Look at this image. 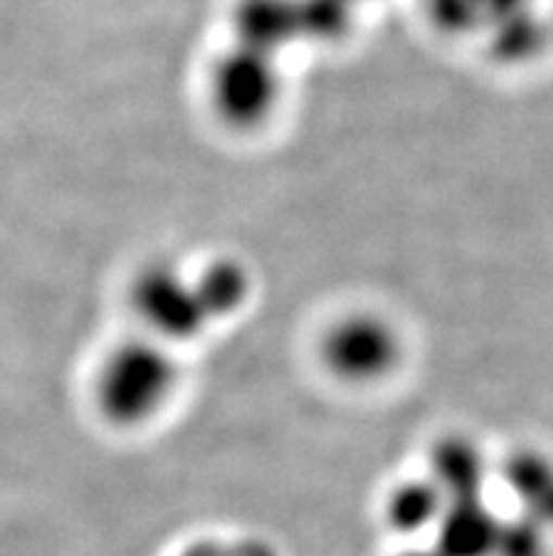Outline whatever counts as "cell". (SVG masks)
<instances>
[{"label": "cell", "mask_w": 553, "mask_h": 556, "mask_svg": "<svg viewBox=\"0 0 553 556\" xmlns=\"http://www.w3.org/2000/svg\"><path fill=\"white\" fill-rule=\"evenodd\" d=\"M551 556H553V548H551Z\"/></svg>", "instance_id": "cell-19"}, {"label": "cell", "mask_w": 553, "mask_h": 556, "mask_svg": "<svg viewBox=\"0 0 553 556\" xmlns=\"http://www.w3.org/2000/svg\"><path fill=\"white\" fill-rule=\"evenodd\" d=\"M429 469H432L429 480L441 489L447 503L483 497L489 464H486L480 446L469 438L452 435L438 441L432 458H429Z\"/></svg>", "instance_id": "cell-7"}, {"label": "cell", "mask_w": 553, "mask_h": 556, "mask_svg": "<svg viewBox=\"0 0 553 556\" xmlns=\"http://www.w3.org/2000/svg\"><path fill=\"white\" fill-rule=\"evenodd\" d=\"M319 359L330 376L348 384H373L399 367L401 333L381 314L353 311L330 325L319 342Z\"/></svg>", "instance_id": "cell-3"}, {"label": "cell", "mask_w": 553, "mask_h": 556, "mask_svg": "<svg viewBox=\"0 0 553 556\" xmlns=\"http://www.w3.org/2000/svg\"><path fill=\"white\" fill-rule=\"evenodd\" d=\"M212 111L238 130H252L268 122L282 97V74L277 56L235 46L221 54L210 71Z\"/></svg>", "instance_id": "cell-2"}, {"label": "cell", "mask_w": 553, "mask_h": 556, "mask_svg": "<svg viewBox=\"0 0 553 556\" xmlns=\"http://www.w3.org/2000/svg\"><path fill=\"white\" fill-rule=\"evenodd\" d=\"M176 356L153 337L125 339L102 356L93 374V404L116 427L153 421L178 390Z\"/></svg>", "instance_id": "cell-1"}, {"label": "cell", "mask_w": 553, "mask_h": 556, "mask_svg": "<svg viewBox=\"0 0 553 556\" xmlns=\"http://www.w3.org/2000/svg\"><path fill=\"white\" fill-rule=\"evenodd\" d=\"M399 556H441V554H438V551L429 545V548H406V551H401Z\"/></svg>", "instance_id": "cell-17"}, {"label": "cell", "mask_w": 553, "mask_h": 556, "mask_svg": "<svg viewBox=\"0 0 553 556\" xmlns=\"http://www.w3.org/2000/svg\"><path fill=\"white\" fill-rule=\"evenodd\" d=\"M491 556H551L548 529L526 515L503 520Z\"/></svg>", "instance_id": "cell-13"}, {"label": "cell", "mask_w": 553, "mask_h": 556, "mask_svg": "<svg viewBox=\"0 0 553 556\" xmlns=\"http://www.w3.org/2000/svg\"><path fill=\"white\" fill-rule=\"evenodd\" d=\"M231 28L238 46L277 56L300 40L297 0H238L231 9Z\"/></svg>", "instance_id": "cell-6"}, {"label": "cell", "mask_w": 553, "mask_h": 556, "mask_svg": "<svg viewBox=\"0 0 553 556\" xmlns=\"http://www.w3.org/2000/svg\"><path fill=\"white\" fill-rule=\"evenodd\" d=\"M351 0H297V26L300 40L337 42L353 26Z\"/></svg>", "instance_id": "cell-12"}, {"label": "cell", "mask_w": 553, "mask_h": 556, "mask_svg": "<svg viewBox=\"0 0 553 556\" xmlns=\"http://www.w3.org/2000/svg\"><path fill=\"white\" fill-rule=\"evenodd\" d=\"M500 517L483 503V497L452 501L435 522V545L441 556H491L500 534Z\"/></svg>", "instance_id": "cell-5"}, {"label": "cell", "mask_w": 553, "mask_h": 556, "mask_svg": "<svg viewBox=\"0 0 553 556\" xmlns=\"http://www.w3.org/2000/svg\"><path fill=\"white\" fill-rule=\"evenodd\" d=\"M184 556H272L263 543H254V540H243V543L235 545H215V543H201L192 545Z\"/></svg>", "instance_id": "cell-16"}, {"label": "cell", "mask_w": 553, "mask_h": 556, "mask_svg": "<svg viewBox=\"0 0 553 556\" xmlns=\"http://www.w3.org/2000/svg\"><path fill=\"white\" fill-rule=\"evenodd\" d=\"M503 478L523 515L553 529V460L537 450H519L505 460Z\"/></svg>", "instance_id": "cell-8"}, {"label": "cell", "mask_w": 553, "mask_h": 556, "mask_svg": "<svg viewBox=\"0 0 553 556\" xmlns=\"http://www.w3.org/2000/svg\"><path fill=\"white\" fill-rule=\"evenodd\" d=\"M351 3H353V7H356V3H362V0H351Z\"/></svg>", "instance_id": "cell-18"}, {"label": "cell", "mask_w": 553, "mask_h": 556, "mask_svg": "<svg viewBox=\"0 0 553 556\" xmlns=\"http://www.w3.org/2000/svg\"><path fill=\"white\" fill-rule=\"evenodd\" d=\"M548 42V26L540 14L528 9L489 28L491 54L503 63H526L540 54Z\"/></svg>", "instance_id": "cell-11"}, {"label": "cell", "mask_w": 553, "mask_h": 556, "mask_svg": "<svg viewBox=\"0 0 553 556\" xmlns=\"http://www.w3.org/2000/svg\"><path fill=\"white\" fill-rule=\"evenodd\" d=\"M480 7V17H483V28L498 26V23L508 21L514 14L528 12L531 9V0H477Z\"/></svg>", "instance_id": "cell-15"}, {"label": "cell", "mask_w": 553, "mask_h": 556, "mask_svg": "<svg viewBox=\"0 0 553 556\" xmlns=\"http://www.w3.org/2000/svg\"><path fill=\"white\" fill-rule=\"evenodd\" d=\"M130 305L148 328V337L164 345L198 339L210 325L192 275L176 263H150L141 268L130 282Z\"/></svg>", "instance_id": "cell-4"}, {"label": "cell", "mask_w": 553, "mask_h": 556, "mask_svg": "<svg viewBox=\"0 0 553 556\" xmlns=\"http://www.w3.org/2000/svg\"><path fill=\"white\" fill-rule=\"evenodd\" d=\"M447 497L432 480H406L390 492L385 503V520L395 534L415 536L432 531L441 520Z\"/></svg>", "instance_id": "cell-10"}, {"label": "cell", "mask_w": 553, "mask_h": 556, "mask_svg": "<svg viewBox=\"0 0 553 556\" xmlns=\"http://www.w3.org/2000/svg\"><path fill=\"white\" fill-rule=\"evenodd\" d=\"M424 3L435 26L443 28L447 35H469L483 28L477 0H424Z\"/></svg>", "instance_id": "cell-14"}, {"label": "cell", "mask_w": 553, "mask_h": 556, "mask_svg": "<svg viewBox=\"0 0 553 556\" xmlns=\"http://www.w3.org/2000/svg\"><path fill=\"white\" fill-rule=\"evenodd\" d=\"M192 282H196L198 300H201L210 323L240 314L252 296V275L246 271L243 263L231 261V257H215L203 268H198Z\"/></svg>", "instance_id": "cell-9"}]
</instances>
